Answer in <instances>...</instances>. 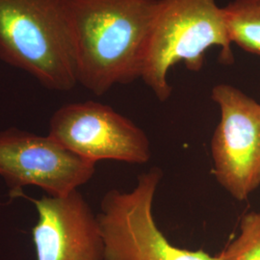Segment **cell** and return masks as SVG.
<instances>
[{
    "label": "cell",
    "instance_id": "cell-1",
    "mask_svg": "<svg viewBox=\"0 0 260 260\" xmlns=\"http://www.w3.org/2000/svg\"><path fill=\"white\" fill-rule=\"evenodd\" d=\"M160 0H65L77 84L95 95L141 78Z\"/></svg>",
    "mask_w": 260,
    "mask_h": 260
},
{
    "label": "cell",
    "instance_id": "cell-2",
    "mask_svg": "<svg viewBox=\"0 0 260 260\" xmlns=\"http://www.w3.org/2000/svg\"><path fill=\"white\" fill-rule=\"evenodd\" d=\"M233 42L224 7L216 0H160L150 29L141 79L164 103L173 93L168 74L182 63L198 73L205 52L220 48V62H234Z\"/></svg>",
    "mask_w": 260,
    "mask_h": 260
},
{
    "label": "cell",
    "instance_id": "cell-3",
    "mask_svg": "<svg viewBox=\"0 0 260 260\" xmlns=\"http://www.w3.org/2000/svg\"><path fill=\"white\" fill-rule=\"evenodd\" d=\"M0 59L49 90L77 84L65 0H0Z\"/></svg>",
    "mask_w": 260,
    "mask_h": 260
},
{
    "label": "cell",
    "instance_id": "cell-4",
    "mask_svg": "<svg viewBox=\"0 0 260 260\" xmlns=\"http://www.w3.org/2000/svg\"><path fill=\"white\" fill-rule=\"evenodd\" d=\"M163 172L151 168L141 174L129 192L112 189L103 197L98 221L104 260H222L221 254L173 246L158 229L152 205Z\"/></svg>",
    "mask_w": 260,
    "mask_h": 260
},
{
    "label": "cell",
    "instance_id": "cell-5",
    "mask_svg": "<svg viewBox=\"0 0 260 260\" xmlns=\"http://www.w3.org/2000/svg\"><path fill=\"white\" fill-rule=\"evenodd\" d=\"M211 99L221 120L211 141L214 177L239 202L260 185V103L230 84H217Z\"/></svg>",
    "mask_w": 260,
    "mask_h": 260
},
{
    "label": "cell",
    "instance_id": "cell-6",
    "mask_svg": "<svg viewBox=\"0 0 260 260\" xmlns=\"http://www.w3.org/2000/svg\"><path fill=\"white\" fill-rule=\"evenodd\" d=\"M95 163L79 156L51 138L17 127L0 131V177L10 196L36 186L47 196L64 197L92 179Z\"/></svg>",
    "mask_w": 260,
    "mask_h": 260
},
{
    "label": "cell",
    "instance_id": "cell-7",
    "mask_svg": "<svg viewBox=\"0 0 260 260\" xmlns=\"http://www.w3.org/2000/svg\"><path fill=\"white\" fill-rule=\"evenodd\" d=\"M48 135L93 163L116 160L141 165L151 157L144 130L111 106L92 101L57 109L49 121Z\"/></svg>",
    "mask_w": 260,
    "mask_h": 260
},
{
    "label": "cell",
    "instance_id": "cell-8",
    "mask_svg": "<svg viewBox=\"0 0 260 260\" xmlns=\"http://www.w3.org/2000/svg\"><path fill=\"white\" fill-rule=\"evenodd\" d=\"M27 199L38 213L31 232L37 260H104L98 216L81 193Z\"/></svg>",
    "mask_w": 260,
    "mask_h": 260
},
{
    "label": "cell",
    "instance_id": "cell-9",
    "mask_svg": "<svg viewBox=\"0 0 260 260\" xmlns=\"http://www.w3.org/2000/svg\"><path fill=\"white\" fill-rule=\"evenodd\" d=\"M224 11L233 44L260 56V0H233Z\"/></svg>",
    "mask_w": 260,
    "mask_h": 260
},
{
    "label": "cell",
    "instance_id": "cell-10",
    "mask_svg": "<svg viewBox=\"0 0 260 260\" xmlns=\"http://www.w3.org/2000/svg\"><path fill=\"white\" fill-rule=\"evenodd\" d=\"M222 260H260V211L243 216L239 236L221 253Z\"/></svg>",
    "mask_w": 260,
    "mask_h": 260
}]
</instances>
